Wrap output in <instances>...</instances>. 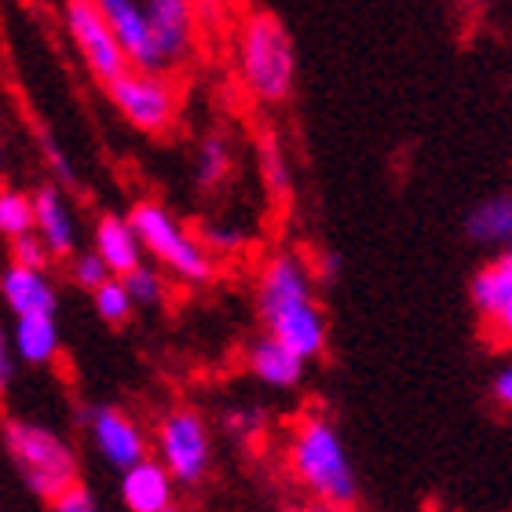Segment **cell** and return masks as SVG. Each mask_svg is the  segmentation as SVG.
Returning <instances> with one entry per match:
<instances>
[{"instance_id":"cell-1","label":"cell","mask_w":512,"mask_h":512,"mask_svg":"<svg viewBox=\"0 0 512 512\" xmlns=\"http://www.w3.org/2000/svg\"><path fill=\"white\" fill-rule=\"evenodd\" d=\"M256 315L264 337L311 363L326 352V315L315 300V271L297 253H275L256 275Z\"/></svg>"},{"instance_id":"cell-2","label":"cell","mask_w":512,"mask_h":512,"mask_svg":"<svg viewBox=\"0 0 512 512\" xmlns=\"http://www.w3.org/2000/svg\"><path fill=\"white\" fill-rule=\"evenodd\" d=\"M289 469L297 476L319 505L348 509L359 502V476L348 458L341 432L330 417L300 414L289 432Z\"/></svg>"},{"instance_id":"cell-3","label":"cell","mask_w":512,"mask_h":512,"mask_svg":"<svg viewBox=\"0 0 512 512\" xmlns=\"http://www.w3.org/2000/svg\"><path fill=\"white\" fill-rule=\"evenodd\" d=\"M238 77L256 103L275 107L289 99L297 81V55L293 37L271 11H253L238 26Z\"/></svg>"},{"instance_id":"cell-4","label":"cell","mask_w":512,"mask_h":512,"mask_svg":"<svg viewBox=\"0 0 512 512\" xmlns=\"http://www.w3.org/2000/svg\"><path fill=\"white\" fill-rule=\"evenodd\" d=\"M125 220L132 227V235H136L139 249L154 256V264H161L169 275L180 278V282L202 286V282H209L216 275L213 253L161 202H136L128 209Z\"/></svg>"},{"instance_id":"cell-5","label":"cell","mask_w":512,"mask_h":512,"mask_svg":"<svg viewBox=\"0 0 512 512\" xmlns=\"http://www.w3.org/2000/svg\"><path fill=\"white\" fill-rule=\"evenodd\" d=\"M4 447H8L15 469L22 472V480L37 498L55 502L59 494H66L77 483V454L70 450L66 439H59L52 428L11 417L0 428Z\"/></svg>"},{"instance_id":"cell-6","label":"cell","mask_w":512,"mask_h":512,"mask_svg":"<svg viewBox=\"0 0 512 512\" xmlns=\"http://www.w3.org/2000/svg\"><path fill=\"white\" fill-rule=\"evenodd\" d=\"M161 469L169 472L172 483L198 487L213 469V439L209 425L198 410H169L158 425V458Z\"/></svg>"},{"instance_id":"cell-7","label":"cell","mask_w":512,"mask_h":512,"mask_svg":"<svg viewBox=\"0 0 512 512\" xmlns=\"http://www.w3.org/2000/svg\"><path fill=\"white\" fill-rule=\"evenodd\" d=\"M107 96L114 103L121 118L128 121L139 132H169L176 125V110H180V99H176V85H172L165 74H150V70H121L114 81H107Z\"/></svg>"},{"instance_id":"cell-8","label":"cell","mask_w":512,"mask_h":512,"mask_svg":"<svg viewBox=\"0 0 512 512\" xmlns=\"http://www.w3.org/2000/svg\"><path fill=\"white\" fill-rule=\"evenodd\" d=\"M63 22L70 41L77 44V52H81V59H85V66L92 70L96 81L107 85L121 70H128L118 37H114V30L107 26V19L99 15L92 0H63Z\"/></svg>"},{"instance_id":"cell-9","label":"cell","mask_w":512,"mask_h":512,"mask_svg":"<svg viewBox=\"0 0 512 512\" xmlns=\"http://www.w3.org/2000/svg\"><path fill=\"white\" fill-rule=\"evenodd\" d=\"M81 417H85L88 439H92L96 454L107 461V465H114L118 472L132 469L136 461L147 458V447H150L147 432H143V428L136 425V417H128L125 410L96 403V406H85Z\"/></svg>"},{"instance_id":"cell-10","label":"cell","mask_w":512,"mask_h":512,"mask_svg":"<svg viewBox=\"0 0 512 512\" xmlns=\"http://www.w3.org/2000/svg\"><path fill=\"white\" fill-rule=\"evenodd\" d=\"M147 15L150 41L158 48L161 66H180L194 55V41H198V8L194 0H147L143 4Z\"/></svg>"},{"instance_id":"cell-11","label":"cell","mask_w":512,"mask_h":512,"mask_svg":"<svg viewBox=\"0 0 512 512\" xmlns=\"http://www.w3.org/2000/svg\"><path fill=\"white\" fill-rule=\"evenodd\" d=\"M472 308L494 344H509L512 330V256L498 253L472 275Z\"/></svg>"},{"instance_id":"cell-12","label":"cell","mask_w":512,"mask_h":512,"mask_svg":"<svg viewBox=\"0 0 512 512\" xmlns=\"http://www.w3.org/2000/svg\"><path fill=\"white\" fill-rule=\"evenodd\" d=\"M99 8V15L107 19V26L114 30L121 44V55L132 70H150V74H165V66L158 59V48L150 41L147 15L139 0H92Z\"/></svg>"},{"instance_id":"cell-13","label":"cell","mask_w":512,"mask_h":512,"mask_svg":"<svg viewBox=\"0 0 512 512\" xmlns=\"http://www.w3.org/2000/svg\"><path fill=\"white\" fill-rule=\"evenodd\" d=\"M33 205V235L41 238L52 260H66L77 253V220L74 209L66 202V194L52 183H44L30 194Z\"/></svg>"},{"instance_id":"cell-14","label":"cell","mask_w":512,"mask_h":512,"mask_svg":"<svg viewBox=\"0 0 512 512\" xmlns=\"http://www.w3.org/2000/svg\"><path fill=\"white\" fill-rule=\"evenodd\" d=\"M0 297L15 311V319L22 315H55L59 308V293L48 271H30V267L8 264L0 271Z\"/></svg>"},{"instance_id":"cell-15","label":"cell","mask_w":512,"mask_h":512,"mask_svg":"<svg viewBox=\"0 0 512 512\" xmlns=\"http://www.w3.org/2000/svg\"><path fill=\"white\" fill-rule=\"evenodd\" d=\"M172 487L176 483L154 458H143L121 472V502L128 512H169Z\"/></svg>"},{"instance_id":"cell-16","label":"cell","mask_w":512,"mask_h":512,"mask_svg":"<svg viewBox=\"0 0 512 512\" xmlns=\"http://www.w3.org/2000/svg\"><path fill=\"white\" fill-rule=\"evenodd\" d=\"M92 253L103 260V267L110 271V278H125L132 267L143 264V249H139L132 227H128L125 216L107 213L99 216L96 224V249Z\"/></svg>"},{"instance_id":"cell-17","label":"cell","mask_w":512,"mask_h":512,"mask_svg":"<svg viewBox=\"0 0 512 512\" xmlns=\"http://www.w3.org/2000/svg\"><path fill=\"white\" fill-rule=\"evenodd\" d=\"M246 366L260 384L286 392V388H297L304 381V366L308 363L297 359V355L289 352V348H282L278 341H271V337H260V341L249 344Z\"/></svg>"},{"instance_id":"cell-18","label":"cell","mask_w":512,"mask_h":512,"mask_svg":"<svg viewBox=\"0 0 512 512\" xmlns=\"http://www.w3.org/2000/svg\"><path fill=\"white\" fill-rule=\"evenodd\" d=\"M11 352L30 366L55 363V355H59V326H55V315H22V319H15Z\"/></svg>"},{"instance_id":"cell-19","label":"cell","mask_w":512,"mask_h":512,"mask_svg":"<svg viewBox=\"0 0 512 512\" xmlns=\"http://www.w3.org/2000/svg\"><path fill=\"white\" fill-rule=\"evenodd\" d=\"M472 242L480 246H509L512 238V198L509 194H494L487 202H480L465 220Z\"/></svg>"},{"instance_id":"cell-20","label":"cell","mask_w":512,"mask_h":512,"mask_svg":"<svg viewBox=\"0 0 512 512\" xmlns=\"http://www.w3.org/2000/svg\"><path fill=\"white\" fill-rule=\"evenodd\" d=\"M33 231V205L30 194L15 191V187H0V235L8 238H22Z\"/></svg>"},{"instance_id":"cell-21","label":"cell","mask_w":512,"mask_h":512,"mask_svg":"<svg viewBox=\"0 0 512 512\" xmlns=\"http://www.w3.org/2000/svg\"><path fill=\"white\" fill-rule=\"evenodd\" d=\"M198 187L205 191H213L220 183L227 180V172H231V150H227V139L224 136H209L198 150Z\"/></svg>"},{"instance_id":"cell-22","label":"cell","mask_w":512,"mask_h":512,"mask_svg":"<svg viewBox=\"0 0 512 512\" xmlns=\"http://www.w3.org/2000/svg\"><path fill=\"white\" fill-rule=\"evenodd\" d=\"M121 286H125L132 308H154V304L165 300V278H161L158 267H150V264L132 267V271L121 278Z\"/></svg>"},{"instance_id":"cell-23","label":"cell","mask_w":512,"mask_h":512,"mask_svg":"<svg viewBox=\"0 0 512 512\" xmlns=\"http://www.w3.org/2000/svg\"><path fill=\"white\" fill-rule=\"evenodd\" d=\"M92 304H96V315L107 326H121V322L132 319V300H128L125 286H121V278H107L103 286L92 289Z\"/></svg>"},{"instance_id":"cell-24","label":"cell","mask_w":512,"mask_h":512,"mask_svg":"<svg viewBox=\"0 0 512 512\" xmlns=\"http://www.w3.org/2000/svg\"><path fill=\"white\" fill-rule=\"evenodd\" d=\"M11 264L30 267V271H48L52 256L41 246V238L30 231V235H22V238H11Z\"/></svg>"},{"instance_id":"cell-25","label":"cell","mask_w":512,"mask_h":512,"mask_svg":"<svg viewBox=\"0 0 512 512\" xmlns=\"http://www.w3.org/2000/svg\"><path fill=\"white\" fill-rule=\"evenodd\" d=\"M70 278H74L81 289H88V293H92L96 286H103V282H107L110 271L103 267V260H99V256L88 249V253H74V256H70Z\"/></svg>"},{"instance_id":"cell-26","label":"cell","mask_w":512,"mask_h":512,"mask_svg":"<svg viewBox=\"0 0 512 512\" xmlns=\"http://www.w3.org/2000/svg\"><path fill=\"white\" fill-rule=\"evenodd\" d=\"M260 169H264V180L267 187H275L278 194L289 187V169H286V158H282V150L271 136L260 143Z\"/></svg>"},{"instance_id":"cell-27","label":"cell","mask_w":512,"mask_h":512,"mask_svg":"<svg viewBox=\"0 0 512 512\" xmlns=\"http://www.w3.org/2000/svg\"><path fill=\"white\" fill-rule=\"evenodd\" d=\"M55 512H99V502L92 498V491H88L85 483H74L66 494H59L52 502Z\"/></svg>"},{"instance_id":"cell-28","label":"cell","mask_w":512,"mask_h":512,"mask_svg":"<svg viewBox=\"0 0 512 512\" xmlns=\"http://www.w3.org/2000/svg\"><path fill=\"white\" fill-rule=\"evenodd\" d=\"M198 242H202L205 249H224V253H231V249L242 246V231H235V227H224V224H213V227H205Z\"/></svg>"},{"instance_id":"cell-29","label":"cell","mask_w":512,"mask_h":512,"mask_svg":"<svg viewBox=\"0 0 512 512\" xmlns=\"http://www.w3.org/2000/svg\"><path fill=\"white\" fill-rule=\"evenodd\" d=\"M491 395H494V403L502 406V410H509V406H512V370H509V366H502V370L494 374Z\"/></svg>"},{"instance_id":"cell-30","label":"cell","mask_w":512,"mask_h":512,"mask_svg":"<svg viewBox=\"0 0 512 512\" xmlns=\"http://www.w3.org/2000/svg\"><path fill=\"white\" fill-rule=\"evenodd\" d=\"M11 377H15V355H11L8 333L0 330V395L8 392Z\"/></svg>"},{"instance_id":"cell-31","label":"cell","mask_w":512,"mask_h":512,"mask_svg":"<svg viewBox=\"0 0 512 512\" xmlns=\"http://www.w3.org/2000/svg\"><path fill=\"white\" fill-rule=\"evenodd\" d=\"M260 425V414H256V410H231V414H227V428H231V432H242V436H249V432H253V428Z\"/></svg>"},{"instance_id":"cell-32","label":"cell","mask_w":512,"mask_h":512,"mask_svg":"<svg viewBox=\"0 0 512 512\" xmlns=\"http://www.w3.org/2000/svg\"><path fill=\"white\" fill-rule=\"evenodd\" d=\"M337 267H341V256H326V264H322V271H326V278L337 275Z\"/></svg>"},{"instance_id":"cell-33","label":"cell","mask_w":512,"mask_h":512,"mask_svg":"<svg viewBox=\"0 0 512 512\" xmlns=\"http://www.w3.org/2000/svg\"><path fill=\"white\" fill-rule=\"evenodd\" d=\"M461 4H465V8H476V11H480V8H491L494 0H461Z\"/></svg>"},{"instance_id":"cell-34","label":"cell","mask_w":512,"mask_h":512,"mask_svg":"<svg viewBox=\"0 0 512 512\" xmlns=\"http://www.w3.org/2000/svg\"><path fill=\"white\" fill-rule=\"evenodd\" d=\"M304 512H348V509H330V505H319V502H315L311 509H304Z\"/></svg>"},{"instance_id":"cell-35","label":"cell","mask_w":512,"mask_h":512,"mask_svg":"<svg viewBox=\"0 0 512 512\" xmlns=\"http://www.w3.org/2000/svg\"><path fill=\"white\" fill-rule=\"evenodd\" d=\"M0 180H4V139H0Z\"/></svg>"},{"instance_id":"cell-36","label":"cell","mask_w":512,"mask_h":512,"mask_svg":"<svg viewBox=\"0 0 512 512\" xmlns=\"http://www.w3.org/2000/svg\"><path fill=\"white\" fill-rule=\"evenodd\" d=\"M169 512H180V509H169Z\"/></svg>"}]
</instances>
